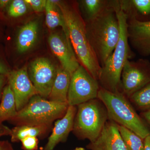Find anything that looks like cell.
I'll list each match as a JSON object with an SVG mask.
<instances>
[{
  "instance_id": "cell-1",
  "label": "cell",
  "mask_w": 150,
  "mask_h": 150,
  "mask_svg": "<svg viewBox=\"0 0 150 150\" xmlns=\"http://www.w3.org/2000/svg\"><path fill=\"white\" fill-rule=\"evenodd\" d=\"M86 25L87 39L102 67L114 51L120 36L119 23L111 2Z\"/></svg>"
},
{
  "instance_id": "cell-2",
  "label": "cell",
  "mask_w": 150,
  "mask_h": 150,
  "mask_svg": "<svg viewBox=\"0 0 150 150\" xmlns=\"http://www.w3.org/2000/svg\"><path fill=\"white\" fill-rule=\"evenodd\" d=\"M111 4L118 18L120 36L114 51L101 68L99 80L103 88L119 92L123 66L131 56L127 33L129 16L121 8L119 1H113Z\"/></svg>"
},
{
  "instance_id": "cell-3",
  "label": "cell",
  "mask_w": 150,
  "mask_h": 150,
  "mask_svg": "<svg viewBox=\"0 0 150 150\" xmlns=\"http://www.w3.org/2000/svg\"><path fill=\"white\" fill-rule=\"evenodd\" d=\"M97 98L104 105L108 117L119 126L126 127L143 139L150 134L149 129L125 96L104 88L99 89Z\"/></svg>"
},
{
  "instance_id": "cell-4",
  "label": "cell",
  "mask_w": 150,
  "mask_h": 150,
  "mask_svg": "<svg viewBox=\"0 0 150 150\" xmlns=\"http://www.w3.org/2000/svg\"><path fill=\"white\" fill-rule=\"evenodd\" d=\"M68 103L50 101L39 95L34 96L11 120L21 125L51 126L56 119L62 118L67 112Z\"/></svg>"
},
{
  "instance_id": "cell-5",
  "label": "cell",
  "mask_w": 150,
  "mask_h": 150,
  "mask_svg": "<svg viewBox=\"0 0 150 150\" xmlns=\"http://www.w3.org/2000/svg\"><path fill=\"white\" fill-rule=\"evenodd\" d=\"M96 98L78 105L73 131L80 139L95 142L107 122L106 108Z\"/></svg>"
},
{
  "instance_id": "cell-6",
  "label": "cell",
  "mask_w": 150,
  "mask_h": 150,
  "mask_svg": "<svg viewBox=\"0 0 150 150\" xmlns=\"http://www.w3.org/2000/svg\"><path fill=\"white\" fill-rule=\"evenodd\" d=\"M99 90L97 80L81 65L71 76L68 94L69 106L79 105L97 98Z\"/></svg>"
},
{
  "instance_id": "cell-7",
  "label": "cell",
  "mask_w": 150,
  "mask_h": 150,
  "mask_svg": "<svg viewBox=\"0 0 150 150\" xmlns=\"http://www.w3.org/2000/svg\"><path fill=\"white\" fill-rule=\"evenodd\" d=\"M121 85L128 96L139 90L150 82V64L146 60L136 62L127 60L121 74Z\"/></svg>"
},
{
  "instance_id": "cell-8",
  "label": "cell",
  "mask_w": 150,
  "mask_h": 150,
  "mask_svg": "<svg viewBox=\"0 0 150 150\" xmlns=\"http://www.w3.org/2000/svg\"><path fill=\"white\" fill-rule=\"evenodd\" d=\"M28 72L38 95L48 98L56 78L57 68L49 59L42 57L31 62Z\"/></svg>"
},
{
  "instance_id": "cell-9",
  "label": "cell",
  "mask_w": 150,
  "mask_h": 150,
  "mask_svg": "<svg viewBox=\"0 0 150 150\" xmlns=\"http://www.w3.org/2000/svg\"><path fill=\"white\" fill-rule=\"evenodd\" d=\"M51 51L59 59L61 66L71 76L80 66L69 36L62 32L51 33L48 38Z\"/></svg>"
},
{
  "instance_id": "cell-10",
  "label": "cell",
  "mask_w": 150,
  "mask_h": 150,
  "mask_svg": "<svg viewBox=\"0 0 150 150\" xmlns=\"http://www.w3.org/2000/svg\"><path fill=\"white\" fill-rule=\"evenodd\" d=\"M9 84L12 90L18 111L21 110L34 96L38 95L25 67L10 71L7 75Z\"/></svg>"
},
{
  "instance_id": "cell-11",
  "label": "cell",
  "mask_w": 150,
  "mask_h": 150,
  "mask_svg": "<svg viewBox=\"0 0 150 150\" xmlns=\"http://www.w3.org/2000/svg\"><path fill=\"white\" fill-rule=\"evenodd\" d=\"M127 33L129 42L142 56L150 55V21H141L136 16L128 17Z\"/></svg>"
},
{
  "instance_id": "cell-12",
  "label": "cell",
  "mask_w": 150,
  "mask_h": 150,
  "mask_svg": "<svg viewBox=\"0 0 150 150\" xmlns=\"http://www.w3.org/2000/svg\"><path fill=\"white\" fill-rule=\"evenodd\" d=\"M61 9L73 48L87 42L86 25L76 10L59 1H56Z\"/></svg>"
},
{
  "instance_id": "cell-13",
  "label": "cell",
  "mask_w": 150,
  "mask_h": 150,
  "mask_svg": "<svg viewBox=\"0 0 150 150\" xmlns=\"http://www.w3.org/2000/svg\"><path fill=\"white\" fill-rule=\"evenodd\" d=\"M87 148L91 150H127L118 124L114 122H106L97 139Z\"/></svg>"
},
{
  "instance_id": "cell-14",
  "label": "cell",
  "mask_w": 150,
  "mask_h": 150,
  "mask_svg": "<svg viewBox=\"0 0 150 150\" xmlns=\"http://www.w3.org/2000/svg\"><path fill=\"white\" fill-rule=\"evenodd\" d=\"M76 111V106H69L64 115L55 122L43 150H53L59 143L67 141L70 132L73 131Z\"/></svg>"
},
{
  "instance_id": "cell-15",
  "label": "cell",
  "mask_w": 150,
  "mask_h": 150,
  "mask_svg": "<svg viewBox=\"0 0 150 150\" xmlns=\"http://www.w3.org/2000/svg\"><path fill=\"white\" fill-rule=\"evenodd\" d=\"M73 48L81 66L94 79L97 81L99 80L102 67L88 41Z\"/></svg>"
},
{
  "instance_id": "cell-16",
  "label": "cell",
  "mask_w": 150,
  "mask_h": 150,
  "mask_svg": "<svg viewBox=\"0 0 150 150\" xmlns=\"http://www.w3.org/2000/svg\"><path fill=\"white\" fill-rule=\"evenodd\" d=\"M39 23L37 20H31L23 25L19 30L17 36V50L20 54L30 51L38 39Z\"/></svg>"
},
{
  "instance_id": "cell-17",
  "label": "cell",
  "mask_w": 150,
  "mask_h": 150,
  "mask_svg": "<svg viewBox=\"0 0 150 150\" xmlns=\"http://www.w3.org/2000/svg\"><path fill=\"white\" fill-rule=\"evenodd\" d=\"M71 75L60 66L57 68V73L48 100L58 103H68V94Z\"/></svg>"
},
{
  "instance_id": "cell-18",
  "label": "cell",
  "mask_w": 150,
  "mask_h": 150,
  "mask_svg": "<svg viewBox=\"0 0 150 150\" xmlns=\"http://www.w3.org/2000/svg\"><path fill=\"white\" fill-rule=\"evenodd\" d=\"M15 98L11 86L4 88L0 103V124L7 120H12L17 114Z\"/></svg>"
},
{
  "instance_id": "cell-19",
  "label": "cell",
  "mask_w": 150,
  "mask_h": 150,
  "mask_svg": "<svg viewBox=\"0 0 150 150\" xmlns=\"http://www.w3.org/2000/svg\"><path fill=\"white\" fill-rule=\"evenodd\" d=\"M45 11L47 27L51 29L58 27H62L64 32L69 36L64 19L56 1L47 0Z\"/></svg>"
},
{
  "instance_id": "cell-20",
  "label": "cell",
  "mask_w": 150,
  "mask_h": 150,
  "mask_svg": "<svg viewBox=\"0 0 150 150\" xmlns=\"http://www.w3.org/2000/svg\"><path fill=\"white\" fill-rule=\"evenodd\" d=\"M51 126L47 125H21L11 129L10 136L12 142H17L27 137H41L49 131Z\"/></svg>"
},
{
  "instance_id": "cell-21",
  "label": "cell",
  "mask_w": 150,
  "mask_h": 150,
  "mask_svg": "<svg viewBox=\"0 0 150 150\" xmlns=\"http://www.w3.org/2000/svg\"><path fill=\"white\" fill-rule=\"evenodd\" d=\"M118 128L127 150H144V139L126 127L118 125Z\"/></svg>"
},
{
  "instance_id": "cell-22",
  "label": "cell",
  "mask_w": 150,
  "mask_h": 150,
  "mask_svg": "<svg viewBox=\"0 0 150 150\" xmlns=\"http://www.w3.org/2000/svg\"><path fill=\"white\" fill-rule=\"evenodd\" d=\"M134 104L145 111L150 110V82L131 96Z\"/></svg>"
},
{
  "instance_id": "cell-23",
  "label": "cell",
  "mask_w": 150,
  "mask_h": 150,
  "mask_svg": "<svg viewBox=\"0 0 150 150\" xmlns=\"http://www.w3.org/2000/svg\"><path fill=\"white\" fill-rule=\"evenodd\" d=\"M109 2L101 0H85L82 1L88 20L97 16L108 6Z\"/></svg>"
},
{
  "instance_id": "cell-24",
  "label": "cell",
  "mask_w": 150,
  "mask_h": 150,
  "mask_svg": "<svg viewBox=\"0 0 150 150\" xmlns=\"http://www.w3.org/2000/svg\"><path fill=\"white\" fill-rule=\"evenodd\" d=\"M29 6L25 0H13L7 7V13L11 17H19L27 12Z\"/></svg>"
},
{
  "instance_id": "cell-25",
  "label": "cell",
  "mask_w": 150,
  "mask_h": 150,
  "mask_svg": "<svg viewBox=\"0 0 150 150\" xmlns=\"http://www.w3.org/2000/svg\"><path fill=\"white\" fill-rule=\"evenodd\" d=\"M130 1L135 10L144 15L150 14V0H132Z\"/></svg>"
},
{
  "instance_id": "cell-26",
  "label": "cell",
  "mask_w": 150,
  "mask_h": 150,
  "mask_svg": "<svg viewBox=\"0 0 150 150\" xmlns=\"http://www.w3.org/2000/svg\"><path fill=\"white\" fill-rule=\"evenodd\" d=\"M23 150H37L38 140L36 137H27L21 141Z\"/></svg>"
},
{
  "instance_id": "cell-27",
  "label": "cell",
  "mask_w": 150,
  "mask_h": 150,
  "mask_svg": "<svg viewBox=\"0 0 150 150\" xmlns=\"http://www.w3.org/2000/svg\"><path fill=\"white\" fill-rule=\"evenodd\" d=\"M35 11L40 13L45 11L47 0H25Z\"/></svg>"
},
{
  "instance_id": "cell-28",
  "label": "cell",
  "mask_w": 150,
  "mask_h": 150,
  "mask_svg": "<svg viewBox=\"0 0 150 150\" xmlns=\"http://www.w3.org/2000/svg\"><path fill=\"white\" fill-rule=\"evenodd\" d=\"M11 132V129H10L7 126L3 125L2 123L0 124V137L10 135Z\"/></svg>"
},
{
  "instance_id": "cell-29",
  "label": "cell",
  "mask_w": 150,
  "mask_h": 150,
  "mask_svg": "<svg viewBox=\"0 0 150 150\" xmlns=\"http://www.w3.org/2000/svg\"><path fill=\"white\" fill-rule=\"evenodd\" d=\"M0 150H13L12 146L8 141L0 142Z\"/></svg>"
},
{
  "instance_id": "cell-30",
  "label": "cell",
  "mask_w": 150,
  "mask_h": 150,
  "mask_svg": "<svg viewBox=\"0 0 150 150\" xmlns=\"http://www.w3.org/2000/svg\"><path fill=\"white\" fill-rule=\"evenodd\" d=\"M8 68L2 62L0 61V75L7 76L10 73Z\"/></svg>"
},
{
  "instance_id": "cell-31",
  "label": "cell",
  "mask_w": 150,
  "mask_h": 150,
  "mask_svg": "<svg viewBox=\"0 0 150 150\" xmlns=\"http://www.w3.org/2000/svg\"><path fill=\"white\" fill-rule=\"evenodd\" d=\"M144 150H150V134L144 139Z\"/></svg>"
},
{
  "instance_id": "cell-32",
  "label": "cell",
  "mask_w": 150,
  "mask_h": 150,
  "mask_svg": "<svg viewBox=\"0 0 150 150\" xmlns=\"http://www.w3.org/2000/svg\"><path fill=\"white\" fill-rule=\"evenodd\" d=\"M11 1L9 0H0V8H4L8 7Z\"/></svg>"
},
{
  "instance_id": "cell-33",
  "label": "cell",
  "mask_w": 150,
  "mask_h": 150,
  "mask_svg": "<svg viewBox=\"0 0 150 150\" xmlns=\"http://www.w3.org/2000/svg\"><path fill=\"white\" fill-rule=\"evenodd\" d=\"M142 115L150 124V110L145 111L142 113Z\"/></svg>"
},
{
  "instance_id": "cell-34",
  "label": "cell",
  "mask_w": 150,
  "mask_h": 150,
  "mask_svg": "<svg viewBox=\"0 0 150 150\" xmlns=\"http://www.w3.org/2000/svg\"><path fill=\"white\" fill-rule=\"evenodd\" d=\"M5 81V78L4 75H0V94L4 84Z\"/></svg>"
},
{
  "instance_id": "cell-35",
  "label": "cell",
  "mask_w": 150,
  "mask_h": 150,
  "mask_svg": "<svg viewBox=\"0 0 150 150\" xmlns=\"http://www.w3.org/2000/svg\"><path fill=\"white\" fill-rule=\"evenodd\" d=\"M74 150H85V149H84L83 148L77 147Z\"/></svg>"
},
{
  "instance_id": "cell-36",
  "label": "cell",
  "mask_w": 150,
  "mask_h": 150,
  "mask_svg": "<svg viewBox=\"0 0 150 150\" xmlns=\"http://www.w3.org/2000/svg\"></svg>"
}]
</instances>
